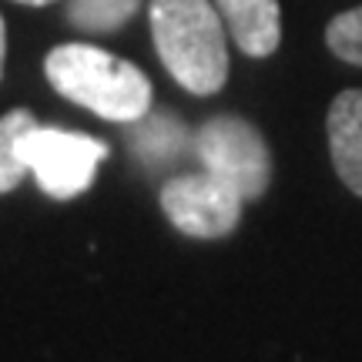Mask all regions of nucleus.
I'll list each match as a JSON object with an SVG mask.
<instances>
[{"label":"nucleus","mask_w":362,"mask_h":362,"mask_svg":"<svg viewBox=\"0 0 362 362\" xmlns=\"http://www.w3.org/2000/svg\"><path fill=\"white\" fill-rule=\"evenodd\" d=\"M325 44L339 61L352 67H362V7L336 13L325 27Z\"/></svg>","instance_id":"11"},{"label":"nucleus","mask_w":362,"mask_h":362,"mask_svg":"<svg viewBox=\"0 0 362 362\" xmlns=\"http://www.w3.org/2000/svg\"><path fill=\"white\" fill-rule=\"evenodd\" d=\"M225 34L248 57H269L282 40V11L279 0H215Z\"/></svg>","instance_id":"6"},{"label":"nucleus","mask_w":362,"mask_h":362,"mask_svg":"<svg viewBox=\"0 0 362 362\" xmlns=\"http://www.w3.org/2000/svg\"><path fill=\"white\" fill-rule=\"evenodd\" d=\"M138 131H134V148L138 155L148 161V165H165L171 158L181 155V148L188 141V131L178 124V117L161 111V115H144L134 121Z\"/></svg>","instance_id":"9"},{"label":"nucleus","mask_w":362,"mask_h":362,"mask_svg":"<svg viewBox=\"0 0 362 362\" xmlns=\"http://www.w3.org/2000/svg\"><path fill=\"white\" fill-rule=\"evenodd\" d=\"M37 128V117L17 107V111H7L0 117V194L13 192L24 175H30L27 168V155H24V144L27 134Z\"/></svg>","instance_id":"8"},{"label":"nucleus","mask_w":362,"mask_h":362,"mask_svg":"<svg viewBox=\"0 0 362 362\" xmlns=\"http://www.w3.org/2000/svg\"><path fill=\"white\" fill-rule=\"evenodd\" d=\"M4 54H7V30H4V17H0V78H4Z\"/></svg>","instance_id":"12"},{"label":"nucleus","mask_w":362,"mask_h":362,"mask_svg":"<svg viewBox=\"0 0 362 362\" xmlns=\"http://www.w3.org/2000/svg\"><path fill=\"white\" fill-rule=\"evenodd\" d=\"M24 155L40 192L57 198V202H67V198H78L81 192L90 188L98 165L107 158V144L90 138V134L37 124L27 134Z\"/></svg>","instance_id":"4"},{"label":"nucleus","mask_w":362,"mask_h":362,"mask_svg":"<svg viewBox=\"0 0 362 362\" xmlns=\"http://www.w3.org/2000/svg\"><path fill=\"white\" fill-rule=\"evenodd\" d=\"M194 151L208 175L225 181L242 194V202H255L272 181V155L262 131L238 115H218L205 121L194 134Z\"/></svg>","instance_id":"3"},{"label":"nucleus","mask_w":362,"mask_h":362,"mask_svg":"<svg viewBox=\"0 0 362 362\" xmlns=\"http://www.w3.org/2000/svg\"><path fill=\"white\" fill-rule=\"evenodd\" d=\"M141 0H71L67 4V24L88 34H111L124 27L138 13Z\"/></svg>","instance_id":"10"},{"label":"nucleus","mask_w":362,"mask_h":362,"mask_svg":"<svg viewBox=\"0 0 362 362\" xmlns=\"http://www.w3.org/2000/svg\"><path fill=\"white\" fill-rule=\"evenodd\" d=\"M13 4H27V7H44V4H54V0H13Z\"/></svg>","instance_id":"13"},{"label":"nucleus","mask_w":362,"mask_h":362,"mask_svg":"<svg viewBox=\"0 0 362 362\" xmlns=\"http://www.w3.org/2000/svg\"><path fill=\"white\" fill-rule=\"evenodd\" d=\"M329 131V155L336 165L339 181L352 194L362 198V90L349 88L336 94L325 117Z\"/></svg>","instance_id":"7"},{"label":"nucleus","mask_w":362,"mask_h":362,"mask_svg":"<svg viewBox=\"0 0 362 362\" xmlns=\"http://www.w3.org/2000/svg\"><path fill=\"white\" fill-rule=\"evenodd\" d=\"M155 51L188 94H215L228 81L225 24L211 0H151Z\"/></svg>","instance_id":"1"},{"label":"nucleus","mask_w":362,"mask_h":362,"mask_svg":"<svg viewBox=\"0 0 362 362\" xmlns=\"http://www.w3.org/2000/svg\"><path fill=\"white\" fill-rule=\"evenodd\" d=\"M161 208L181 235L225 238L242 221V194L215 175H181L161 188Z\"/></svg>","instance_id":"5"},{"label":"nucleus","mask_w":362,"mask_h":362,"mask_svg":"<svg viewBox=\"0 0 362 362\" xmlns=\"http://www.w3.org/2000/svg\"><path fill=\"white\" fill-rule=\"evenodd\" d=\"M44 74L57 94L104 121L134 124L151 111V81L141 67L94 44H61L47 54Z\"/></svg>","instance_id":"2"}]
</instances>
